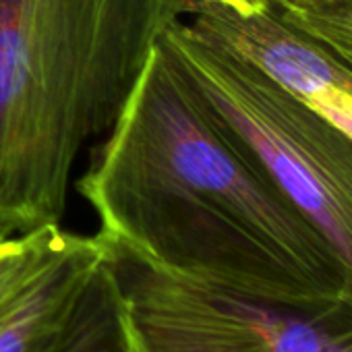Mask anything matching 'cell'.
Instances as JSON below:
<instances>
[{"label": "cell", "instance_id": "6da1fadb", "mask_svg": "<svg viewBox=\"0 0 352 352\" xmlns=\"http://www.w3.org/2000/svg\"><path fill=\"white\" fill-rule=\"evenodd\" d=\"M75 187L98 234L162 274L278 307L344 302L327 243L160 42Z\"/></svg>", "mask_w": 352, "mask_h": 352}, {"label": "cell", "instance_id": "277c9868", "mask_svg": "<svg viewBox=\"0 0 352 352\" xmlns=\"http://www.w3.org/2000/svg\"><path fill=\"white\" fill-rule=\"evenodd\" d=\"M108 249L126 352H267L230 292L172 278Z\"/></svg>", "mask_w": 352, "mask_h": 352}, {"label": "cell", "instance_id": "52a82bcc", "mask_svg": "<svg viewBox=\"0 0 352 352\" xmlns=\"http://www.w3.org/2000/svg\"><path fill=\"white\" fill-rule=\"evenodd\" d=\"M263 9L319 42L352 71V0H265Z\"/></svg>", "mask_w": 352, "mask_h": 352}, {"label": "cell", "instance_id": "5b68a950", "mask_svg": "<svg viewBox=\"0 0 352 352\" xmlns=\"http://www.w3.org/2000/svg\"><path fill=\"white\" fill-rule=\"evenodd\" d=\"M185 19L352 139V71L319 42L267 9L234 11L191 0Z\"/></svg>", "mask_w": 352, "mask_h": 352}, {"label": "cell", "instance_id": "3957f363", "mask_svg": "<svg viewBox=\"0 0 352 352\" xmlns=\"http://www.w3.org/2000/svg\"><path fill=\"white\" fill-rule=\"evenodd\" d=\"M160 46L327 243L352 307V139L187 19Z\"/></svg>", "mask_w": 352, "mask_h": 352}, {"label": "cell", "instance_id": "7a4b0ae2", "mask_svg": "<svg viewBox=\"0 0 352 352\" xmlns=\"http://www.w3.org/2000/svg\"><path fill=\"white\" fill-rule=\"evenodd\" d=\"M191 0H0V228L60 224L85 145Z\"/></svg>", "mask_w": 352, "mask_h": 352}, {"label": "cell", "instance_id": "ba28073f", "mask_svg": "<svg viewBox=\"0 0 352 352\" xmlns=\"http://www.w3.org/2000/svg\"><path fill=\"white\" fill-rule=\"evenodd\" d=\"M60 352H126L120 323V298L110 270V253L96 276L77 325Z\"/></svg>", "mask_w": 352, "mask_h": 352}, {"label": "cell", "instance_id": "8992f818", "mask_svg": "<svg viewBox=\"0 0 352 352\" xmlns=\"http://www.w3.org/2000/svg\"><path fill=\"white\" fill-rule=\"evenodd\" d=\"M108 253L100 234L69 232L60 251L0 313V352H60Z\"/></svg>", "mask_w": 352, "mask_h": 352}, {"label": "cell", "instance_id": "30bf717a", "mask_svg": "<svg viewBox=\"0 0 352 352\" xmlns=\"http://www.w3.org/2000/svg\"><path fill=\"white\" fill-rule=\"evenodd\" d=\"M206 3H216L222 7H230L234 11H257L263 9L265 0H206Z\"/></svg>", "mask_w": 352, "mask_h": 352}, {"label": "cell", "instance_id": "8fae6325", "mask_svg": "<svg viewBox=\"0 0 352 352\" xmlns=\"http://www.w3.org/2000/svg\"><path fill=\"white\" fill-rule=\"evenodd\" d=\"M11 234L7 232V230H3V228H0V241H3V239H9Z\"/></svg>", "mask_w": 352, "mask_h": 352}, {"label": "cell", "instance_id": "9c48e42d", "mask_svg": "<svg viewBox=\"0 0 352 352\" xmlns=\"http://www.w3.org/2000/svg\"><path fill=\"white\" fill-rule=\"evenodd\" d=\"M69 230L42 226L0 241V313H3L60 251Z\"/></svg>", "mask_w": 352, "mask_h": 352}]
</instances>
